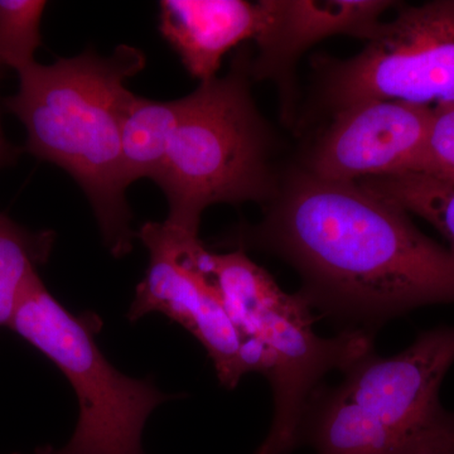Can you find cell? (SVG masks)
I'll return each instance as SVG.
<instances>
[{
	"label": "cell",
	"mask_w": 454,
	"mask_h": 454,
	"mask_svg": "<svg viewBox=\"0 0 454 454\" xmlns=\"http://www.w3.org/2000/svg\"><path fill=\"white\" fill-rule=\"evenodd\" d=\"M304 168L333 182L422 172L433 106L369 100L333 114Z\"/></svg>",
	"instance_id": "9c48e42d"
},
{
	"label": "cell",
	"mask_w": 454,
	"mask_h": 454,
	"mask_svg": "<svg viewBox=\"0 0 454 454\" xmlns=\"http://www.w3.org/2000/svg\"><path fill=\"white\" fill-rule=\"evenodd\" d=\"M149 253L128 318L162 313L192 333L207 351L219 380L234 389L244 376L243 334L232 322L212 273V254L199 235L164 223H145L137 232Z\"/></svg>",
	"instance_id": "52a82bcc"
},
{
	"label": "cell",
	"mask_w": 454,
	"mask_h": 454,
	"mask_svg": "<svg viewBox=\"0 0 454 454\" xmlns=\"http://www.w3.org/2000/svg\"><path fill=\"white\" fill-rule=\"evenodd\" d=\"M158 26L187 73L205 82L217 76L230 51L255 40L259 2L162 0Z\"/></svg>",
	"instance_id": "8fae6325"
},
{
	"label": "cell",
	"mask_w": 454,
	"mask_h": 454,
	"mask_svg": "<svg viewBox=\"0 0 454 454\" xmlns=\"http://www.w3.org/2000/svg\"><path fill=\"white\" fill-rule=\"evenodd\" d=\"M14 158H16V151L5 139L2 129V122H0V167L8 166Z\"/></svg>",
	"instance_id": "ac0fdd59"
},
{
	"label": "cell",
	"mask_w": 454,
	"mask_h": 454,
	"mask_svg": "<svg viewBox=\"0 0 454 454\" xmlns=\"http://www.w3.org/2000/svg\"><path fill=\"white\" fill-rule=\"evenodd\" d=\"M454 364V325L417 337L391 357L369 352L343 370V380L310 396L300 447L317 454H387L439 409V389Z\"/></svg>",
	"instance_id": "277c9868"
},
{
	"label": "cell",
	"mask_w": 454,
	"mask_h": 454,
	"mask_svg": "<svg viewBox=\"0 0 454 454\" xmlns=\"http://www.w3.org/2000/svg\"><path fill=\"white\" fill-rule=\"evenodd\" d=\"M181 112L182 98L155 101L133 94L121 130L122 168L129 186L142 178L155 184L160 177Z\"/></svg>",
	"instance_id": "7c38bea8"
},
{
	"label": "cell",
	"mask_w": 454,
	"mask_h": 454,
	"mask_svg": "<svg viewBox=\"0 0 454 454\" xmlns=\"http://www.w3.org/2000/svg\"><path fill=\"white\" fill-rule=\"evenodd\" d=\"M249 47L225 76L200 82L182 112L155 184L168 202L166 223L199 235L203 212L217 203H267L280 178L271 164L274 136L252 95Z\"/></svg>",
	"instance_id": "3957f363"
},
{
	"label": "cell",
	"mask_w": 454,
	"mask_h": 454,
	"mask_svg": "<svg viewBox=\"0 0 454 454\" xmlns=\"http://www.w3.org/2000/svg\"><path fill=\"white\" fill-rule=\"evenodd\" d=\"M145 52L121 44L112 56L94 50L18 71L9 113L25 127L26 151L71 176L88 197L104 244L114 258L133 249L121 130L134 92L128 80L145 70Z\"/></svg>",
	"instance_id": "7a4b0ae2"
},
{
	"label": "cell",
	"mask_w": 454,
	"mask_h": 454,
	"mask_svg": "<svg viewBox=\"0 0 454 454\" xmlns=\"http://www.w3.org/2000/svg\"><path fill=\"white\" fill-rule=\"evenodd\" d=\"M313 322L310 307L298 293L279 289L239 327L244 340L253 337L265 346L271 363L273 423L255 454L297 450L301 418L319 380L331 370L343 372L373 349L372 333L348 330L322 339Z\"/></svg>",
	"instance_id": "ba28073f"
},
{
	"label": "cell",
	"mask_w": 454,
	"mask_h": 454,
	"mask_svg": "<svg viewBox=\"0 0 454 454\" xmlns=\"http://www.w3.org/2000/svg\"><path fill=\"white\" fill-rule=\"evenodd\" d=\"M256 225L225 243L274 254L298 271V294L345 330L375 334L390 319L454 303V255L408 212L361 187L295 168Z\"/></svg>",
	"instance_id": "6da1fadb"
},
{
	"label": "cell",
	"mask_w": 454,
	"mask_h": 454,
	"mask_svg": "<svg viewBox=\"0 0 454 454\" xmlns=\"http://www.w3.org/2000/svg\"><path fill=\"white\" fill-rule=\"evenodd\" d=\"M395 5L387 0H260L253 82L277 86L280 115L292 124L298 101L295 68L301 57L333 35L372 40L382 14Z\"/></svg>",
	"instance_id": "30bf717a"
},
{
	"label": "cell",
	"mask_w": 454,
	"mask_h": 454,
	"mask_svg": "<svg viewBox=\"0 0 454 454\" xmlns=\"http://www.w3.org/2000/svg\"><path fill=\"white\" fill-rule=\"evenodd\" d=\"M454 181V104L433 106L422 172Z\"/></svg>",
	"instance_id": "2e32d148"
},
{
	"label": "cell",
	"mask_w": 454,
	"mask_h": 454,
	"mask_svg": "<svg viewBox=\"0 0 454 454\" xmlns=\"http://www.w3.org/2000/svg\"><path fill=\"white\" fill-rule=\"evenodd\" d=\"M33 454H42L41 450H40V448H37V450H35V453H33Z\"/></svg>",
	"instance_id": "d6986e66"
},
{
	"label": "cell",
	"mask_w": 454,
	"mask_h": 454,
	"mask_svg": "<svg viewBox=\"0 0 454 454\" xmlns=\"http://www.w3.org/2000/svg\"><path fill=\"white\" fill-rule=\"evenodd\" d=\"M318 98L334 114L369 100L454 104V0L400 5L348 59L318 57Z\"/></svg>",
	"instance_id": "8992f818"
},
{
	"label": "cell",
	"mask_w": 454,
	"mask_h": 454,
	"mask_svg": "<svg viewBox=\"0 0 454 454\" xmlns=\"http://www.w3.org/2000/svg\"><path fill=\"white\" fill-rule=\"evenodd\" d=\"M12 454H20V453H12Z\"/></svg>",
	"instance_id": "ffe728a7"
},
{
	"label": "cell",
	"mask_w": 454,
	"mask_h": 454,
	"mask_svg": "<svg viewBox=\"0 0 454 454\" xmlns=\"http://www.w3.org/2000/svg\"><path fill=\"white\" fill-rule=\"evenodd\" d=\"M387 454H454V411L441 409Z\"/></svg>",
	"instance_id": "e0dca14e"
},
{
	"label": "cell",
	"mask_w": 454,
	"mask_h": 454,
	"mask_svg": "<svg viewBox=\"0 0 454 454\" xmlns=\"http://www.w3.org/2000/svg\"><path fill=\"white\" fill-rule=\"evenodd\" d=\"M47 2L0 0V68L18 71L35 62Z\"/></svg>",
	"instance_id": "9a60e30c"
},
{
	"label": "cell",
	"mask_w": 454,
	"mask_h": 454,
	"mask_svg": "<svg viewBox=\"0 0 454 454\" xmlns=\"http://www.w3.org/2000/svg\"><path fill=\"white\" fill-rule=\"evenodd\" d=\"M55 234L31 231L0 214V328L8 327L28 278L50 259Z\"/></svg>",
	"instance_id": "5bb4252c"
},
{
	"label": "cell",
	"mask_w": 454,
	"mask_h": 454,
	"mask_svg": "<svg viewBox=\"0 0 454 454\" xmlns=\"http://www.w3.org/2000/svg\"><path fill=\"white\" fill-rule=\"evenodd\" d=\"M8 327L61 370L79 400L73 437L59 450L40 447L42 454H145L142 435L149 415L179 395L118 372L95 340L101 328L98 316L68 312L35 271Z\"/></svg>",
	"instance_id": "5b68a950"
},
{
	"label": "cell",
	"mask_w": 454,
	"mask_h": 454,
	"mask_svg": "<svg viewBox=\"0 0 454 454\" xmlns=\"http://www.w3.org/2000/svg\"><path fill=\"white\" fill-rule=\"evenodd\" d=\"M356 184L409 215L422 217L446 239L454 255V181L428 173H404Z\"/></svg>",
	"instance_id": "4fadbf2b"
}]
</instances>
